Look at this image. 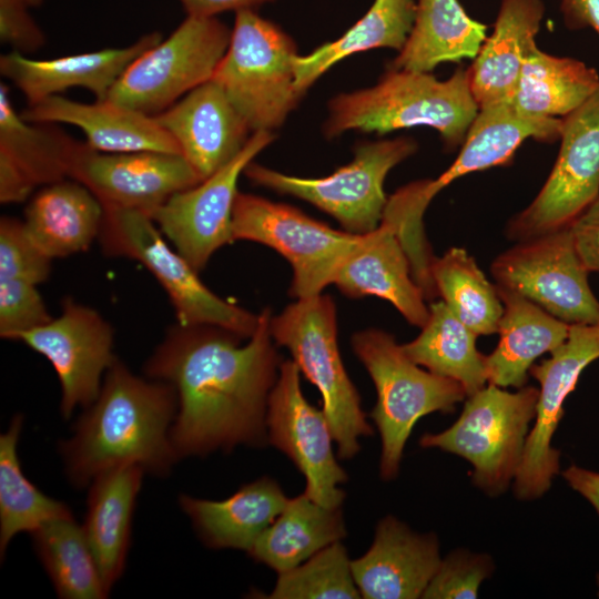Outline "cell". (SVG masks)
Here are the masks:
<instances>
[{"mask_svg": "<svg viewBox=\"0 0 599 599\" xmlns=\"http://www.w3.org/2000/svg\"><path fill=\"white\" fill-rule=\"evenodd\" d=\"M270 331L275 344L288 349L301 373L319 390L338 458H353L361 449L359 438L373 435V428L339 354L333 298L321 293L296 300L271 316Z\"/></svg>", "mask_w": 599, "mask_h": 599, "instance_id": "obj_5", "label": "cell"}, {"mask_svg": "<svg viewBox=\"0 0 599 599\" xmlns=\"http://www.w3.org/2000/svg\"><path fill=\"white\" fill-rule=\"evenodd\" d=\"M333 284L351 298L373 295L388 301L409 324L419 328L429 317L425 295L413 277L397 230L386 219L364 235L339 266Z\"/></svg>", "mask_w": 599, "mask_h": 599, "instance_id": "obj_22", "label": "cell"}, {"mask_svg": "<svg viewBox=\"0 0 599 599\" xmlns=\"http://www.w3.org/2000/svg\"><path fill=\"white\" fill-rule=\"evenodd\" d=\"M550 354L529 369L540 389L536 422L515 477L514 491L522 500L541 497L559 473L560 453L551 446V438L562 418L564 403L575 390L580 374L599 358V324H571L567 339Z\"/></svg>", "mask_w": 599, "mask_h": 599, "instance_id": "obj_16", "label": "cell"}, {"mask_svg": "<svg viewBox=\"0 0 599 599\" xmlns=\"http://www.w3.org/2000/svg\"><path fill=\"white\" fill-rule=\"evenodd\" d=\"M416 150L414 139L400 136L358 144L353 161L325 177L287 175L253 161L244 174L253 184L304 200L333 216L344 231L363 235L382 223L388 172Z\"/></svg>", "mask_w": 599, "mask_h": 599, "instance_id": "obj_9", "label": "cell"}, {"mask_svg": "<svg viewBox=\"0 0 599 599\" xmlns=\"http://www.w3.org/2000/svg\"><path fill=\"white\" fill-rule=\"evenodd\" d=\"M415 0H374L366 13L342 37L294 60L295 89L303 97L338 61L372 49L404 48L413 29Z\"/></svg>", "mask_w": 599, "mask_h": 599, "instance_id": "obj_32", "label": "cell"}, {"mask_svg": "<svg viewBox=\"0 0 599 599\" xmlns=\"http://www.w3.org/2000/svg\"><path fill=\"white\" fill-rule=\"evenodd\" d=\"M486 32L458 0H418L413 29L388 69L430 72L441 62L474 60Z\"/></svg>", "mask_w": 599, "mask_h": 599, "instance_id": "obj_30", "label": "cell"}, {"mask_svg": "<svg viewBox=\"0 0 599 599\" xmlns=\"http://www.w3.org/2000/svg\"><path fill=\"white\" fill-rule=\"evenodd\" d=\"M478 110L467 69L458 68L445 81L429 72L388 69L375 85L334 97L323 131L332 139L349 130L386 134L426 125L455 149Z\"/></svg>", "mask_w": 599, "mask_h": 599, "instance_id": "obj_3", "label": "cell"}, {"mask_svg": "<svg viewBox=\"0 0 599 599\" xmlns=\"http://www.w3.org/2000/svg\"><path fill=\"white\" fill-rule=\"evenodd\" d=\"M598 89L596 69L573 58L548 54L535 45L524 62L510 100L524 114L564 118Z\"/></svg>", "mask_w": 599, "mask_h": 599, "instance_id": "obj_34", "label": "cell"}, {"mask_svg": "<svg viewBox=\"0 0 599 599\" xmlns=\"http://www.w3.org/2000/svg\"><path fill=\"white\" fill-rule=\"evenodd\" d=\"M561 475L570 488L592 505L599 516V473L570 465Z\"/></svg>", "mask_w": 599, "mask_h": 599, "instance_id": "obj_48", "label": "cell"}, {"mask_svg": "<svg viewBox=\"0 0 599 599\" xmlns=\"http://www.w3.org/2000/svg\"><path fill=\"white\" fill-rule=\"evenodd\" d=\"M271 316L270 308L260 313L245 344L220 326L176 323L146 361L145 375L176 392L171 440L179 458L267 443L268 397L282 364Z\"/></svg>", "mask_w": 599, "mask_h": 599, "instance_id": "obj_1", "label": "cell"}, {"mask_svg": "<svg viewBox=\"0 0 599 599\" xmlns=\"http://www.w3.org/2000/svg\"><path fill=\"white\" fill-rule=\"evenodd\" d=\"M231 32L216 17L187 16L125 69L106 99L146 115L160 114L213 78Z\"/></svg>", "mask_w": 599, "mask_h": 599, "instance_id": "obj_10", "label": "cell"}, {"mask_svg": "<svg viewBox=\"0 0 599 599\" xmlns=\"http://www.w3.org/2000/svg\"><path fill=\"white\" fill-rule=\"evenodd\" d=\"M496 284L568 324H599V301L588 283L570 225L520 241L490 265Z\"/></svg>", "mask_w": 599, "mask_h": 599, "instance_id": "obj_13", "label": "cell"}, {"mask_svg": "<svg viewBox=\"0 0 599 599\" xmlns=\"http://www.w3.org/2000/svg\"><path fill=\"white\" fill-rule=\"evenodd\" d=\"M440 561L434 534L414 532L386 516L367 552L351 560V568L362 598L416 599L423 597Z\"/></svg>", "mask_w": 599, "mask_h": 599, "instance_id": "obj_20", "label": "cell"}, {"mask_svg": "<svg viewBox=\"0 0 599 599\" xmlns=\"http://www.w3.org/2000/svg\"><path fill=\"white\" fill-rule=\"evenodd\" d=\"M35 186L9 160L0 156V202L20 203L30 197Z\"/></svg>", "mask_w": 599, "mask_h": 599, "instance_id": "obj_45", "label": "cell"}, {"mask_svg": "<svg viewBox=\"0 0 599 599\" xmlns=\"http://www.w3.org/2000/svg\"><path fill=\"white\" fill-rule=\"evenodd\" d=\"M20 0H0V39L12 51L31 52L44 43V34Z\"/></svg>", "mask_w": 599, "mask_h": 599, "instance_id": "obj_43", "label": "cell"}, {"mask_svg": "<svg viewBox=\"0 0 599 599\" xmlns=\"http://www.w3.org/2000/svg\"><path fill=\"white\" fill-rule=\"evenodd\" d=\"M351 344L376 388L370 418L382 438L379 474L390 480L398 474L405 444L417 420L434 412H454L467 394L458 382L422 369L383 329L356 332Z\"/></svg>", "mask_w": 599, "mask_h": 599, "instance_id": "obj_4", "label": "cell"}, {"mask_svg": "<svg viewBox=\"0 0 599 599\" xmlns=\"http://www.w3.org/2000/svg\"><path fill=\"white\" fill-rule=\"evenodd\" d=\"M23 417L16 415L0 436V555L3 559L12 538L33 532L44 522L72 515L69 507L42 494L23 474L18 439Z\"/></svg>", "mask_w": 599, "mask_h": 599, "instance_id": "obj_37", "label": "cell"}, {"mask_svg": "<svg viewBox=\"0 0 599 599\" xmlns=\"http://www.w3.org/2000/svg\"><path fill=\"white\" fill-rule=\"evenodd\" d=\"M21 116L31 123H65L87 136V144L99 152H165L181 154L175 140L154 116L108 99L82 103L59 94L28 105Z\"/></svg>", "mask_w": 599, "mask_h": 599, "instance_id": "obj_23", "label": "cell"}, {"mask_svg": "<svg viewBox=\"0 0 599 599\" xmlns=\"http://www.w3.org/2000/svg\"><path fill=\"white\" fill-rule=\"evenodd\" d=\"M577 253L589 273H599V197L571 224Z\"/></svg>", "mask_w": 599, "mask_h": 599, "instance_id": "obj_44", "label": "cell"}, {"mask_svg": "<svg viewBox=\"0 0 599 599\" xmlns=\"http://www.w3.org/2000/svg\"><path fill=\"white\" fill-rule=\"evenodd\" d=\"M555 165L532 202L507 223L516 242L569 226L599 197V89L562 118Z\"/></svg>", "mask_w": 599, "mask_h": 599, "instance_id": "obj_12", "label": "cell"}, {"mask_svg": "<svg viewBox=\"0 0 599 599\" xmlns=\"http://www.w3.org/2000/svg\"><path fill=\"white\" fill-rule=\"evenodd\" d=\"M301 370L293 359L283 361L270 394L266 412L267 441L283 451L304 475V494L315 502L338 508L345 498L339 485L347 476L336 461L333 435L323 409L303 395Z\"/></svg>", "mask_w": 599, "mask_h": 599, "instance_id": "obj_15", "label": "cell"}, {"mask_svg": "<svg viewBox=\"0 0 599 599\" xmlns=\"http://www.w3.org/2000/svg\"><path fill=\"white\" fill-rule=\"evenodd\" d=\"M273 140L271 131L254 132L230 163L199 184L174 194L149 215L197 272L219 248L233 242L232 215L238 179Z\"/></svg>", "mask_w": 599, "mask_h": 599, "instance_id": "obj_14", "label": "cell"}, {"mask_svg": "<svg viewBox=\"0 0 599 599\" xmlns=\"http://www.w3.org/2000/svg\"><path fill=\"white\" fill-rule=\"evenodd\" d=\"M459 418L446 430L425 434L422 447H437L474 466L473 481L490 496L505 491L521 463L539 389L517 392L489 384L467 396Z\"/></svg>", "mask_w": 599, "mask_h": 599, "instance_id": "obj_8", "label": "cell"}, {"mask_svg": "<svg viewBox=\"0 0 599 599\" xmlns=\"http://www.w3.org/2000/svg\"><path fill=\"white\" fill-rule=\"evenodd\" d=\"M346 548L336 541L300 566L278 573L273 599H358Z\"/></svg>", "mask_w": 599, "mask_h": 599, "instance_id": "obj_39", "label": "cell"}, {"mask_svg": "<svg viewBox=\"0 0 599 599\" xmlns=\"http://www.w3.org/2000/svg\"><path fill=\"white\" fill-rule=\"evenodd\" d=\"M70 179L87 186L103 207L135 210L146 215L202 181L182 154L105 153L87 143L75 159Z\"/></svg>", "mask_w": 599, "mask_h": 599, "instance_id": "obj_18", "label": "cell"}, {"mask_svg": "<svg viewBox=\"0 0 599 599\" xmlns=\"http://www.w3.org/2000/svg\"><path fill=\"white\" fill-rule=\"evenodd\" d=\"M34 549L59 598L102 599L110 593L72 515L51 519L31 532Z\"/></svg>", "mask_w": 599, "mask_h": 599, "instance_id": "obj_36", "label": "cell"}, {"mask_svg": "<svg viewBox=\"0 0 599 599\" xmlns=\"http://www.w3.org/2000/svg\"><path fill=\"white\" fill-rule=\"evenodd\" d=\"M20 1L23 2L29 8L38 7L42 3V0H20Z\"/></svg>", "mask_w": 599, "mask_h": 599, "instance_id": "obj_49", "label": "cell"}, {"mask_svg": "<svg viewBox=\"0 0 599 599\" xmlns=\"http://www.w3.org/2000/svg\"><path fill=\"white\" fill-rule=\"evenodd\" d=\"M52 260L28 233L23 221L0 220V280H22L39 285L48 280Z\"/></svg>", "mask_w": 599, "mask_h": 599, "instance_id": "obj_40", "label": "cell"}, {"mask_svg": "<svg viewBox=\"0 0 599 599\" xmlns=\"http://www.w3.org/2000/svg\"><path fill=\"white\" fill-rule=\"evenodd\" d=\"M53 317L37 290L22 280H0V336L18 341L28 331L40 327Z\"/></svg>", "mask_w": 599, "mask_h": 599, "instance_id": "obj_42", "label": "cell"}, {"mask_svg": "<svg viewBox=\"0 0 599 599\" xmlns=\"http://www.w3.org/2000/svg\"><path fill=\"white\" fill-rule=\"evenodd\" d=\"M80 143L51 123H31L0 85V156L9 160L37 187L70 179Z\"/></svg>", "mask_w": 599, "mask_h": 599, "instance_id": "obj_33", "label": "cell"}, {"mask_svg": "<svg viewBox=\"0 0 599 599\" xmlns=\"http://www.w3.org/2000/svg\"><path fill=\"white\" fill-rule=\"evenodd\" d=\"M562 118H539L519 112L510 99L480 106L468 128L461 150L451 165L435 180H423V194L435 195L468 173L511 162L527 139L555 142L560 139Z\"/></svg>", "mask_w": 599, "mask_h": 599, "instance_id": "obj_24", "label": "cell"}, {"mask_svg": "<svg viewBox=\"0 0 599 599\" xmlns=\"http://www.w3.org/2000/svg\"><path fill=\"white\" fill-rule=\"evenodd\" d=\"M495 285L504 309L497 332L498 345L486 356L488 384L521 388L535 361L561 345L571 324L552 316L522 295Z\"/></svg>", "mask_w": 599, "mask_h": 599, "instance_id": "obj_27", "label": "cell"}, {"mask_svg": "<svg viewBox=\"0 0 599 599\" xmlns=\"http://www.w3.org/2000/svg\"><path fill=\"white\" fill-rule=\"evenodd\" d=\"M143 474L141 466L125 464L101 473L91 481L82 530L109 592L125 567Z\"/></svg>", "mask_w": 599, "mask_h": 599, "instance_id": "obj_26", "label": "cell"}, {"mask_svg": "<svg viewBox=\"0 0 599 599\" xmlns=\"http://www.w3.org/2000/svg\"><path fill=\"white\" fill-rule=\"evenodd\" d=\"M597 582H598V587H599V575H598V578H597ZM598 595H599V591H598Z\"/></svg>", "mask_w": 599, "mask_h": 599, "instance_id": "obj_50", "label": "cell"}, {"mask_svg": "<svg viewBox=\"0 0 599 599\" xmlns=\"http://www.w3.org/2000/svg\"><path fill=\"white\" fill-rule=\"evenodd\" d=\"M346 535L341 507L327 508L304 493L258 536L248 555L277 573L288 571Z\"/></svg>", "mask_w": 599, "mask_h": 599, "instance_id": "obj_31", "label": "cell"}, {"mask_svg": "<svg viewBox=\"0 0 599 599\" xmlns=\"http://www.w3.org/2000/svg\"><path fill=\"white\" fill-rule=\"evenodd\" d=\"M364 235L334 230L294 206L238 192L233 207V241L266 245L284 256L293 268L290 295L307 298L333 284L345 258Z\"/></svg>", "mask_w": 599, "mask_h": 599, "instance_id": "obj_11", "label": "cell"}, {"mask_svg": "<svg viewBox=\"0 0 599 599\" xmlns=\"http://www.w3.org/2000/svg\"><path fill=\"white\" fill-rule=\"evenodd\" d=\"M18 341L44 356L61 385L60 410L69 418L77 407L98 397L113 354L111 324L92 307L67 297L57 318L21 334Z\"/></svg>", "mask_w": 599, "mask_h": 599, "instance_id": "obj_17", "label": "cell"}, {"mask_svg": "<svg viewBox=\"0 0 599 599\" xmlns=\"http://www.w3.org/2000/svg\"><path fill=\"white\" fill-rule=\"evenodd\" d=\"M288 498L268 477L242 486L224 500L181 495V509L201 540L213 549L248 551L258 536L283 511Z\"/></svg>", "mask_w": 599, "mask_h": 599, "instance_id": "obj_28", "label": "cell"}, {"mask_svg": "<svg viewBox=\"0 0 599 599\" xmlns=\"http://www.w3.org/2000/svg\"><path fill=\"white\" fill-rule=\"evenodd\" d=\"M203 181L235 159L251 129L213 79L154 116Z\"/></svg>", "mask_w": 599, "mask_h": 599, "instance_id": "obj_19", "label": "cell"}, {"mask_svg": "<svg viewBox=\"0 0 599 599\" xmlns=\"http://www.w3.org/2000/svg\"><path fill=\"white\" fill-rule=\"evenodd\" d=\"M293 39L254 9L235 12L229 48L213 80L245 119L251 131H273L296 108Z\"/></svg>", "mask_w": 599, "mask_h": 599, "instance_id": "obj_6", "label": "cell"}, {"mask_svg": "<svg viewBox=\"0 0 599 599\" xmlns=\"http://www.w3.org/2000/svg\"><path fill=\"white\" fill-rule=\"evenodd\" d=\"M104 207L82 183L71 179L44 185L28 203L23 223L51 260L87 251L99 238Z\"/></svg>", "mask_w": 599, "mask_h": 599, "instance_id": "obj_29", "label": "cell"}, {"mask_svg": "<svg viewBox=\"0 0 599 599\" xmlns=\"http://www.w3.org/2000/svg\"><path fill=\"white\" fill-rule=\"evenodd\" d=\"M561 11L570 29L590 27L599 34V0H561Z\"/></svg>", "mask_w": 599, "mask_h": 599, "instance_id": "obj_46", "label": "cell"}, {"mask_svg": "<svg viewBox=\"0 0 599 599\" xmlns=\"http://www.w3.org/2000/svg\"><path fill=\"white\" fill-rule=\"evenodd\" d=\"M161 40V33L154 31L124 48L48 60H34L11 51L0 57V72L24 94L28 105L75 87L89 90L95 100H105L125 69Z\"/></svg>", "mask_w": 599, "mask_h": 599, "instance_id": "obj_21", "label": "cell"}, {"mask_svg": "<svg viewBox=\"0 0 599 599\" xmlns=\"http://www.w3.org/2000/svg\"><path fill=\"white\" fill-rule=\"evenodd\" d=\"M176 412L172 385L139 377L116 359L97 399L78 419L73 436L60 444L69 480L81 488L125 464L166 475L179 459L171 440Z\"/></svg>", "mask_w": 599, "mask_h": 599, "instance_id": "obj_2", "label": "cell"}, {"mask_svg": "<svg viewBox=\"0 0 599 599\" xmlns=\"http://www.w3.org/2000/svg\"><path fill=\"white\" fill-rule=\"evenodd\" d=\"M477 336L440 301L430 304L422 332L402 348L415 364L458 382L470 396L488 383L486 356L476 348Z\"/></svg>", "mask_w": 599, "mask_h": 599, "instance_id": "obj_35", "label": "cell"}, {"mask_svg": "<svg viewBox=\"0 0 599 599\" xmlns=\"http://www.w3.org/2000/svg\"><path fill=\"white\" fill-rule=\"evenodd\" d=\"M430 273L438 295L475 334L498 332L502 303L496 290L466 250L450 247L434 256Z\"/></svg>", "mask_w": 599, "mask_h": 599, "instance_id": "obj_38", "label": "cell"}, {"mask_svg": "<svg viewBox=\"0 0 599 599\" xmlns=\"http://www.w3.org/2000/svg\"><path fill=\"white\" fill-rule=\"evenodd\" d=\"M187 16L216 17L224 11L254 9L274 0H179Z\"/></svg>", "mask_w": 599, "mask_h": 599, "instance_id": "obj_47", "label": "cell"}, {"mask_svg": "<svg viewBox=\"0 0 599 599\" xmlns=\"http://www.w3.org/2000/svg\"><path fill=\"white\" fill-rule=\"evenodd\" d=\"M493 570L494 565L487 555L466 550L453 551L441 559L422 598H477L480 583Z\"/></svg>", "mask_w": 599, "mask_h": 599, "instance_id": "obj_41", "label": "cell"}, {"mask_svg": "<svg viewBox=\"0 0 599 599\" xmlns=\"http://www.w3.org/2000/svg\"><path fill=\"white\" fill-rule=\"evenodd\" d=\"M544 14L542 0H501L494 31L467 69L479 108L511 98Z\"/></svg>", "mask_w": 599, "mask_h": 599, "instance_id": "obj_25", "label": "cell"}, {"mask_svg": "<svg viewBox=\"0 0 599 599\" xmlns=\"http://www.w3.org/2000/svg\"><path fill=\"white\" fill-rule=\"evenodd\" d=\"M163 236L143 212L104 207L99 235L103 253L140 262L166 292L179 324L215 325L250 338L257 328L260 314L234 305L207 288L199 272Z\"/></svg>", "mask_w": 599, "mask_h": 599, "instance_id": "obj_7", "label": "cell"}]
</instances>
